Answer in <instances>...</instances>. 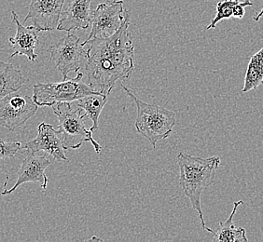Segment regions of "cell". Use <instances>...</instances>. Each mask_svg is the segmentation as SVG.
<instances>
[{"label": "cell", "instance_id": "obj_20", "mask_svg": "<svg viewBox=\"0 0 263 242\" xmlns=\"http://www.w3.org/2000/svg\"><path fill=\"white\" fill-rule=\"evenodd\" d=\"M253 5L251 0H245V1H239L236 5L233 8V17L237 19H243V16L246 14V7Z\"/></svg>", "mask_w": 263, "mask_h": 242}, {"label": "cell", "instance_id": "obj_15", "mask_svg": "<svg viewBox=\"0 0 263 242\" xmlns=\"http://www.w3.org/2000/svg\"><path fill=\"white\" fill-rule=\"evenodd\" d=\"M26 82L22 71L0 58V99L19 91Z\"/></svg>", "mask_w": 263, "mask_h": 242}, {"label": "cell", "instance_id": "obj_5", "mask_svg": "<svg viewBox=\"0 0 263 242\" xmlns=\"http://www.w3.org/2000/svg\"><path fill=\"white\" fill-rule=\"evenodd\" d=\"M83 73L77 72L76 77L67 78L56 83H39L33 88V101L40 107L54 106L58 103H71L81 98L97 93L89 84L83 81Z\"/></svg>", "mask_w": 263, "mask_h": 242}, {"label": "cell", "instance_id": "obj_9", "mask_svg": "<svg viewBox=\"0 0 263 242\" xmlns=\"http://www.w3.org/2000/svg\"><path fill=\"white\" fill-rule=\"evenodd\" d=\"M48 154L43 156H36L35 153L28 151L26 156L23 158L20 169L17 173V180L15 185L10 189H6L7 180L4 184L3 191L1 193L2 196L10 195L15 191L21 185L26 183H35L41 186L42 190L47 189L49 179L45 174L46 169L51 164L52 157H49Z\"/></svg>", "mask_w": 263, "mask_h": 242}, {"label": "cell", "instance_id": "obj_21", "mask_svg": "<svg viewBox=\"0 0 263 242\" xmlns=\"http://www.w3.org/2000/svg\"><path fill=\"white\" fill-rule=\"evenodd\" d=\"M263 16V7H262V9H261V10H260V11H259V12H258V14H257V15L255 16V17H254V20L256 21V22H258V21H259V19H260V18H261V17H262Z\"/></svg>", "mask_w": 263, "mask_h": 242}, {"label": "cell", "instance_id": "obj_12", "mask_svg": "<svg viewBox=\"0 0 263 242\" xmlns=\"http://www.w3.org/2000/svg\"><path fill=\"white\" fill-rule=\"evenodd\" d=\"M11 17L12 22L16 25V35L14 37H9V42L14 51L10 58L23 55L26 56L31 62H35L37 54L35 53V50L40 43V31L34 26H23L14 10L11 11Z\"/></svg>", "mask_w": 263, "mask_h": 242}, {"label": "cell", "instance_id": "obj_4", "mask_svg": "<svg viewBox=\"0 0 263 242\" xmlns=\"http://www.w3.org/2000/svg\"><path fill=\"white\" fill-rule=\"evenodd\" d=\"M59 121L58 132L61 136L63 147L66 149H78L84 142H90L97 154L102 147L92 137V131L87 129L81 107L74 108L71 103H58L51 106Z\"/></svg>", "mask_w": 263, "mask_h": 242}, {"label": "cell", "instance_id": "obj_13", "mask_svg": "<svg viewBox=\"0 0 263 242\" xmlns=\"http://www.w3.org/2000/svg\"><path fill=\"white\" fill-rule=\"evenodd\" d=\"M91 1L74 0L65 11L63 19L57 26V30L70 33L71 31L87 29L91 24Z\"/></svg>", "mask_w": 263, "mask_h": 242}, {"label": "cell", "instance_id": "obj_18", "mask_svg": "<svg viewBox=\"0 0 263 242\" xmlns=\"http://www.w3.org/2000/svg\"><path fill=\"white\" fill-rule=\"evenodd\" d=\"M240 0H223L217 4V14L211 24L206 27V30L215 28L220 21L230 19L233 17V8Z\"/></svg>", "mask_w": 263, "mask_h": 242}, {"label": "cell", "instance_id": "obj_2", "mask_svg": "<svg viewBox=\"0 0 263 242\" xmlns=\"http://www.w3.org/2000/svg\"><path fill=\"white\" fill-rule=\"evenodd\" d=\"M220 157L218 156L202 158L183 152L178 153L177 156V165L180 171L179 184L182 187L184 195L190 198L192 207L197 212L202 229L212 234L214 231L208 228L204 222L201 196L202 191L214 183L215 173L220 165Z\"/></svg>", "mask_w": 263, "mask_h": 242}, {"label": "cell", "instance_id": "obj_10", "mask_svg": "<svg viewBox=\"0 0 263 242\" xmlns=\"http://www.w3.org/2000/svg\"><path fill=\"white\" fill-rule=\"evenodd\" d=\"M22 149L36 153L44 151L57 162H69L63 147L61 136L51 124L41 122L37 127V135L35 139L22 145Z\"/></svg>", "mask_w": 263, "mask_h": 242}, {"label": "cell", "instance_id": "obj_3", "mask_svg": "<svg viewBox=\"0 0 263 242\" xmlns=\"http://www.w3.org/2000/svg\"><path fill=\"white\" fill-rule=\"evenodd\" d=\"M122 86L137 106V116L135 127L137 132L145 137L155 148L158 142L170 136L173 128L177 124L176 113L162 106L141 101L122 82Z\"/></svg>", "mask_w": 263, "mask_h": 242}, {"label": "cell", "instance_id": "obj_1", "mask_svg": "<svg viewBox=\"0 0 263 242\" xmlns=\"http://www.w3.org/2000/svg\"><path fill=\"white\" fill-rule=\"evenodd\" d=\"M131 11L113 35L93 37L87 42L86 72L88 84L105 95H109L118 80H129L134 71L135 49L129 26Z\"/></svg>", "mask_w": 263, "mask_h": 242}, {"label": "cell", "instance_id": "obj_14", "mask_svg": "<svg viewBox=\"0 0 263 242\" xmlns=\"http://www.w3.org/2000/svg\"><path fill=\"white\" fill-rule=\"evenodd\" d=\"M243 204V200L233 203V212L225 222L219 223L218 231L213 233L214 242H248L246 229L237 227L233 224V217L236 213L237 208Z\"/></svg>", "mask_w": 263, "mask_h": 242}, {"label": "cell", "instance_id": "obj_8", "mask_svg": "<svg viewBox=\"0 0 263 242\" xmlns=\"http://www.w3.org/2000/svg\"><path fill=\"white\" fill-rule=\"evenodd\" d=\"M129 11L123 9L122 0L99 4L91 13V30L84 42L93 37H106L113 35L122 26Z\"/></svg>", "mask_w": 263, "mask_h": 242}, {"label": "cell", "instance_id": "obj_11", "mask_svg": "<svg viewBox=\"0 0 263 242\" xmlns=\"http://www.w3.org/2000/svg\"><path fill=\"white\" fill-rule=\"evenodd\" d=\"M65 0H31L28 13L24 23L31 20L39 31H52L57 28Z\"/></svg>", "mask_w": 263, "mask_h": 242}, {"label": "cell", "instance_id": "obj_17", "mask_svg": "<svg viewBox=\"0 0 263 242\" xmlns=\"http://www.w3.org/2000/svg\"><path fill=\"white\" fill-rule=\"evenodd\" d=\"M263 83V47L260 51L254 54L248 63V70L245 77L243 93L256 90Z\"/></svg>", "mask_w": 263, "mask_h": 242}, {"label": "cell", "instance_id": "obj_16", "mask_svg": "<svg viewBox=\"0 0 263 242\" xmlns=\"http://www.w3.org/2000/svg\"><path fill=\"white\" fill-rule=\"evenodd\" d=\"M106 103H107V95H105L101 92L89 94L78 100L77 106L81 107L82 110L85 111L83 114L85 119L89 118L92 121V126L90 128V130L92 132L98 130L99 117Z\"/></svg>", "mask_w": 263, "mask_h": 242}, {"label": "cell", "instance_id": "obj_6", "mask_svg": "<svg viewBox=\"0 0 263 242\" xmlns=\"http://www.w3.org/2000/svg\"><path fill=\"white\" fill-rule=\"evenodd\" d=\"M51 59L55 64V69L61 73L63 80H66L71 72L81 69L82 58H87V51L81 39L74 34H68L49 48Z\"/></svg>", "mask_w": 263, "mask_h": 242}, {"label": "cell", "instance_id": "obj_7", "mask_svg": "<svg viewBox=\"0 0 263 242\" xmlns=\"http://www.w3.org/2000/svg\"><path fill=\"white\" fill-rule=\"evenodd\" d=\"M39 106L29 96L17 91L0 99V126L14 131L34 116Z\"/></svg>", "mask_w": 263, "mask_h": 242}, {"label": "cell", "instance_id": "obj_19", "mask_svg": "<svg viewBox=\"0 0 263 242\" xmlns=\"http://www.w3.org/2000/svg\"><path fill=\"white\" fill-rule=\"evenodd\" d=\"M21 149L20 142H6L0 138V160L13 157Z\"/></svg>", "mask_w": 263, "mask_h": 242}]
</instances>
